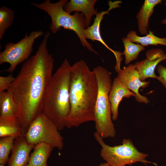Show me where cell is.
<instances>
[{
	"instance_id": "cell-4",
	"label": "cell",
	"mask_w": 166,
	"mask_h": 166,
	"mask_svg": "<svg viewBox=\"0 0 166 166\" xmlns=\"http://www.w3.org/2000/svg\"><path fill=\"white\" fill-rule=\"evenodd\" d=\"M93 71L97 79L98 90L94 107L95 132L102 138L113 137L116 130L112 121L109 95L112 86L111 73L101 66Z\"/></svg>"
},
{
	"instance_id": "cell-23",
	"label": "cell",
	"mask_w": 166,
	"mask_h": 166,
	"mask_svg": "<svg viewBox=\"0 0 166 166\" xmlns=\"http://www.w3.org/2000/svg\"><path fill=\"white\" fill-rule=\"evenodd\" d=\"M15 78L12 74L6 77L0 76V93L7 91Z\"/></svg>"
},
{
	"instance_id": "cell-5",
	"label": "cell",
	"mask_w": 166,
	"mask_h": 166,
	"mask_svg": "<svg viewBox=\"0 0 166 166\" xmlns=\"http://www.w3.org/2000/svg\"><path fill=\"white\" fill-rule=\"evenodd\" d=\"M67 2V0H60L57 2L52 3L49 0H45L39 4L33 3L31 4L43 10L50 16L51 22L49 29L53 34H56L61 27L73 31L77 34L84 47H86L89 51L98 55L85 38L84 31L86 27L84 15L77 12L71 15L66 12L64 6Z\"/></svg>"
},
{
	"instance_id": "cell-20",
	"label": "cell",
	"mask_w": 166,
	"mask_h": 166,
	"mask_svg": "<svg viewBox=\"0 0 166 166\" xmlns=\"http://www.w3.org/2000/svg\"><path fill=\"white\" fill-rule=\"evenodd\" d=\"M122 40L124 50L121 55H124L125 63L127 65L136 59L140 53L145 49V47L139 44H135L131 42L126 37L122 38Z\"/></svg>"
},
{
	"instance_id": "cell-27",
	"label": "cell",
	"mask_w": 166,
	"mask_h": 166,
	"mask_svg": "<svg viewBox=\"0 0 166 166\" xmlns=\"http://www.w3.org/2000/svg\"><path fill=\"white\" fill-rule=\"evenodd\" d=\"M98 166H110L107 163L105 162L101 163Z\"/></svg>"
},
{
	"instance_id": "cell-28",
	"label": "cell",
	"mask_w": 166,
	"mask_h": 166,
	"mask_svg": "<svg viewBox=\"0 0 166 166\" xmlns=\"http://www.w3.org/2000/svg\"><path fill=\"white\" fill-rule=\"evenodd\" d=\"M0 166H5V164H0Z\"/></svg>"
},
{
	"instance_id": "cell-3",
	"label": "cell",
	"mask_w": 166,
	"mask_h": 166,
	"mask_svg": "<svg viewBox=\"0 0 166 166\" xmlns=\"http://www.w3.org/2000/svg\"><path fill=\"white\" fill-rule=\"evenodd\" d=\"M71 67L68 60L65 59L51 77L42 104V113L57 126L59 131L65 127V120L70 110Z\"/></svg>"
},
{
	"instance_id": "cell-25",
	"label": "cell",
	"mask_w": 166,
	"mask_h": 166,
	"mask_svg": "<svg viewBox=\"0 0 166 166\" xmlns=\"http://www.w3.org/2000/svg\"><path fill=\"white\" fill-rule=\"evenodd\" d=\"M156 68L159 74L157 79L162 83L166 89V67L162 65H158Z\"/></svg>"
},
{
	"instance_id": "cell-18",
	"label": "cell",
	"mask_w": 166,
	"mask_h": 166,
	"mask_svg": "<svg viewBox=\"0 0 166 166\" xmlns=\"http://www.w3.org/2000/svg\"><path fill=\"white\" fill-rule=\"evenodd\" d=\"M17 105L12 93L7 90L0 93V117H16Z\"/></svg>"
},
{
	"instance_id": "cell-19",
	"label": "cell",
	"mask_w": 166,
	"mask_h": 166,
	"mask_svg": "<svg viewBox=\"0 0 166 166\" xmlns=\"http://www.w3.org/2000/svg\"><path fill=\"white\" fill-rule=\"evenodd\" d=\"M126 38L134 42L139 44L144 47L149 45H163L166 46V38H160L154 34L153 31L149 30L148 33L145 36H138L134 30L130 31Z\"/></svg>"
},
{
	"instance_id": "cell-12",
	"label": "cell",
	"mask_w": 166,
	"mask_h": 166,
	"mask_svg": "<svg viewBox=\"0 0 166 166\" xmlns=\"http://www.w3.org/2000/svg\"><path fill=\"white\" fill-rule=\"evenodd\" d=\"M97 1V0H71L64 5V9L70 14L75 11L82 13L85 18V27L87 28L90 24L92 17L99 13L94 9Z\"/></svg>"
},
{
	"instance_id": "cell-1",
	"label": "cell",
	"mask_w": 166,
	"mask_h": 166,
	"mask_svg": "<svg viewBox=\"0 0 166 166\" xmlns=\"http://www.w3.org/2000/svg\"><path fill=\"white\" fill-rule=\"evenodd\" d=\"M50 34L45 33L36 54L25 61L7 90L17 105L16 117L25 134L42 113L43 101L52 76L54 60L47 47Z\"/></svg>"
},
{
	"instance_id": "cell-22",
	"label": "cell",
	"mask_w": 166,
	"mask_h": 166,
	"mask_svg": "<svg viewBox=\"0 0 166 166\" xmlns=\"http://www.w3.org/2000/svg\"><path fill=\"white\" fill-rule=\"evenodd\" d=\"M16 138L14 136L0 137V164H5L8 162L9 155L13 147Z\"/></svg>"
},
{
	"instance_id": "cell-21",
	"label": "cell",
	"mask_w": 166,
	"mask_h": 166,
	"mask_svg": "<svg viewBox=\"0 0 166 166\" xmlns=\"http://www.w3.org/2000/svg\"><path fill=\"white\" fill-rule=\"evenodd\" d=\"M14 18V11L10 8L3 6L0 8V39L6 31L12 24Z\"/></svg>"
},
{
	"instance_id": "cell-17",
	"label": "cell",
	"mask_w": 166,
	"mask_h": 166,
	"mask_svg": "<svg viewBox=\"0 0 166 166\" xmlns=\"http://www.w3.org/2000/svg\"><path fill=\"white\" fill-rule=\"evenodd\" d=\"M166 60V53L160 58L155 60L147 59L140 61L136 62L135 65L139 74L140 79L143 82H145L148 78L157 79L158 76L155 74V70L158 64Z\"/></svg>"
},
{
	"instance_id": "cell-9",
	"label": "cell",
	"mask_w": 166,
	"mask_h": 166,
	"mask_svg": "<svg viewBox=\"0 0 166 166\" xmlns=\"http://www.w3.org/2000/svg\"><path fill=\"white\" fill-rule=\"evenodd\" d=\"M121 63H116L115 67L118 73L117 78L127 88L136 95L135 99L140 103L147 104L149 101L145 96L141 95L139 92V89L146 88L150 82H143L140 77L139 74L135 64H131L123 69L120 68Z\"/></svg>"
},
{
	"instance_id": "cell-7",
	"label": "cell",
	"mask_w": 166,
	"mask_h": 166,
	"mask_svg": "<svg viewBox=\"0 0 166 166\" xmlns=\"http://www.w3.org/2000/svg\"><path fill=\"white\" fill-rule=\"evenodd\" d=\"M57 126L41 113L32 121L24 135L28 143L35 146L45 143L53 148L62 150L63 138Z\"/></svg>"
},
{
	"instance_id": "cell-26",
	"label": "cell",
	"mask_w": 166,
	"mask_h": 166,
	"mask_svg": "<svg viewBox=\"0 0 166 166\" xmlns=\"http://www.w3.org/2000/svg\"><path fill=\"white\" fill-rule=\"evenodd\" d=\"M164 5L166 6V0L164 3ZM161 23L162 24L165 25L166 26V18L164 19L161 20Z\"/></svg>"
},
{
	"instance_id": "cell-6",
	"label": "cell",
	"mask_w": 166,
	"mask_h": 166,
	"mask_svg": "<svg viewBox=\"0 0 166 166\" xmlns=\"http://www.w3.org/2000/svg\"><path fill=\"white\" fill-rule=\"evenodd\" d=\"M95 138L100 145L101 157L110 166H126L137 162H148L146 158L148 155L138 151L129 139H124L122 144L111 146L106 144L96 132Z\"/></svg>"
},
{
	"instance_id": "cell-16",
	"label": "cell",
	"mask_w": 166,
	"mask_h": 166,
	"mask_svg": "<svg viewBox=\"0 0 166 166\" xmlns=\"http://www.w3.org/2000/svg\"><path fill=\"white\" fill-rule=\"evenodd\" d=\"M30 154L28 164L30 166H48L47 161L53 148L45 143L36 145Z\"/></svg>"
},
{
	"instance_id": "cell-10",
	"label": "cell",
	"mask_w": 166,
	"mask_h": 166,
	"mask_svg": "<svg viewBox=\"0 0 166 166\" xmlns=\"http://www.w3.org/2000/svg\"><path fill=\"white\" fill-rule=\"evenodd\" d=\"M35 146L29 144L24 136L16 138L7 166H26L28 163L30 152Z\"/></svg>"
},
{
	"instance_id": "cell-15",
	"label": "cell",
	"mask_w": 166,
	"mask_h": 166,
	"mask_svg": "<svg viewBox=\"0 0 166 166\" xmlns=\"http://www.w3.org/2000/svg\"><path fill=\"white\" fill-rule=\"evenodd\" d=\"M24 132L17 117H0V137L14 136L16 138L24 136Z\"/></svg>"
},
{
	"instance_id": "cell-11",
	"label": "cell",
	"mask_w": 166,
	"mask_h": 166,
	"mask_svg": "<svg viewBox=\"0 0 166 166\" xmlns=\"http://www.w3.org/2000/svg\"><path fill=\"white\" fill-rule=\"evenodd\" d=\"M136 97V94L127 88L116 77L114 78L109 95L112 115V119L115 121L118 118V107L123 98Z\"/></svg>"
},
{
	"instance_id": "cell-24",
	"label": "cell",
	"mask_w": 166,
	"mask_h": 166,
	"mask_svg": "<svg viewBox=\"0 0 166 166\" xmlns=\"http://www.w3.org/2000/svg\"><path fill=\"white\" fill-rule=\"evenodd\" d=\"M165 53L161 49H151L146 52V59L152 60H156L161 57Z\"/></svg>"
},
{
	"instance_id": "cell-13",
	"label": "cell",
	"mask_w": 166,
	"mask_h": 166,
	"mask_svg": "<svg viewBox=\"0 0 166 166\" xmlns=\"http://www.w3.org/2000/svg\"><path fill=\"white\" fill-rule=\"evenodd\" d=\"M109 5V8L108 10L101 11L96 15L93 24L84 30V34L86 39H89L93 41H97L101 42L107 48L113 52L116 57L121 53L114 50L109 47L101 37L100 33V24L104 15L108 14L109 11L111 9L116 8L115 5L113 3H110Z\"/></svg>"
},
{
	"instance_id": "cell-2",
	"label": "cell",
	"mask_w": 166,
	"mask_h": 166,
	"mask_svg": "<svg viewBox=\"0 0 166 166\" xmlns=\"http://www.w3.org/2000/svg\"><path fill=\"white\" fill-rule=\"evenodd\" d=\"M98 90L97 79L85 62L80 60L71 66L69 87L70 110L65 127H78L94 121V110Z\"/></svg>"
},
{
	"instance_id": "cell-8",
	"label": "cell",
	"mask_w": 166,
	"mask_h": 166,
	"mask_svg": "<svg viewBox=\"0 0 166 166\" xmlns=\"http://www.w3.org/2000/svg\"><path fill=\"white\" fill-rule=\"evenodd\" d=\"M43 34L41 30L32 31L29 35L26 33L16 43H7L4 50L0 53V64L7 63L10 65L4 71L12 73L18 65L27 60L33 51L35 41Z\"/></svg>"
},
{
	"instance_id": "cell-14",
	"label": "cell",
	"mask_w": 166,
	"mask_h": 166,
	"mask_svg": "<svg viewBox=\"0 0 166 166\" xmlns=\"http://www.w3.org/2000/svg\"><path fill=\"white\" fill-rule=\"evenodd\" d=\"M161 0H145L136 15L138 31L141 35L148 33L149 21L157 5L162 3Z\"/></svg>"
},
{
	"instance_id": "cell-29",
	"label": "cell",
	"mask_w": 166,
	"mask_h": 166,
	"mask_svg": "<svg viewBox=\"0 0 166 166\" xmlns=\"http://www.w3.org/2000/svg\"><path fill=\"white\" fill-rule=\"evenodd\" d=\"M26 166H30L29 164H28Z\"/></svg>"
}]
</instances>
